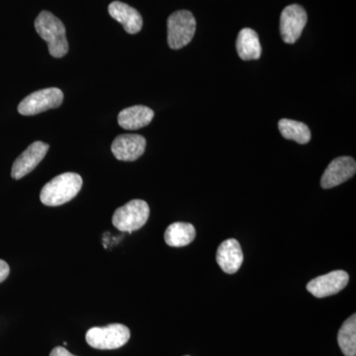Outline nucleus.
<instances>
[{
    "instance_id": "nucleus-15",
    "label": "nucleus",
    "mask_w": 356,
    "mask_h": 356,
    "mask_svg": "<svg viewBox=\"0 0 356 356\" xmlns=\"http://www.w3.org/2000/svg\"><path fill=\"white\" fill-rule=\"evenodd\" d=\"M236 51L243 60H259L261 56V46L259 35L250 28H243L236 38Z\"/></svg>"
},
{
    "instance_id": "nucleus-20",
    "label": "nucleus",
    "mask_w": 356,
    "mask_h": 356,
    "mask_svg": "<svg viewBox=\"0 0 356 356\" xmlns=\"http://www.w3.org/2000/svg\"><path fill=\"white\" fill-rule=\"evenodd\" d=\"M50 356H76L72 355L67 348H63V346H57V348H54L50 353Z\"/></svg>"
},
{
    "instance_id": "nucleus-6",
    "label": "nucleus",
    "mask_w": 356,
    "mask_h": 356,
    "mask_svg": "<svg viewBox=\"0 0 356 356\" xmlns=\"http://www.w3.org/2000/svg\"><path fill=\"white\" fill-rule=\"evenodd\" d=\"M64 102V93L57 88L35 91L18 105V112L24 116L42 113L49 109L58 108Z\"/></svg>"
},
{
    "instance_id": "nucleus-13",
    "label": "nucleus",
    "mask_w": 356,
    "mask_h": 356,
    "mask_svg": "<svg viewBox=\"0 0 356 356\" xmlns=\"http://www.w3.org/2000/svg\"><path fill=\"white\" fill-rule=\"evenodd\" d=\"M108 13L113 19L123 25L124 29L129 34H137L142 30V16L139 11L128 4L121 1H113L110 3Z\"/></svg>"
},
{
    "instance_id": "nucleus-18",
    "label": "nucleus",
    "mask_w": 356,
    "mask_h": 356,
    "mask_svg": "<svg viewBox=\"0 0 356 356\" xmlns=\"http://www.w3.org/2000/svg\"><path fill=\"white\" fill-rule=\"evenodd\" d=\"M339 348L346 356L356 355V316H351L341 325L337 336Z\"/></svg>"
},
{
    "instance_id": "nucleus-21",
    "label": "nucleus",
    "mask_w": 356,
    "mask_h": 356,
    "mask_svg": "<svg viewBox=\"0 0 356 356\" xmlns=\"http://www.w3.org/2000/svg\"><path fill=\"white\" fill-rule=\"evenodd\" d=\"M186 356H188V355H186Z\"/></svg>"
},
{
    "instance_id": "nucleus-7",
    "label": "nucleus",
    "mask_w": 356,
    "mask_h": 356,
    "mask_svg": "<svg viewBox=\"0 0 356 356\" xmlns=\"http://www.w3.org/2000/svg\"><path fill=\"white\" fill-rule=\"evenodd\" d=\"M308 16L305 9L299 4H291L283 9L280 16V34L283 41L294 44L301 37Z\"/></svg>"
},
{
    "instance_id": "nucleus-3",
    "label": "nucleus",
    "mask_w": 356,
    "mask_h": 356,
    "mask_svg": "<svg viewBox=\"0 0 356 356\" xmlns=\"http://www.w3.org/2000/svg\"><path fill=\"white\" fill-rule=\"evenodd\" d=\"M130 330L122 324H111L104 327H92L86 332V343L96 350H117L128 343Z\"/></svg>"
},
{
    "instance_id": "nucleus-19",
    "label": "nucleus",
    "mask_w": 356,
    "mask_h": 356,
    "mask_svg": "<svg viewBox=\"0 0 356 356\" xmlns=\"http://www.w3.org/2000/svg\"><path fill=\"white\" fill-rule=\"evenodd\" d=\"M9 273H10V268L8 264L6 261L0 259V283L3 282L8 277Z\"/></svg>"
},
{
    "instance_id": "nucleus-9",
    "label": "nucleus",
    "mask_w": 356,
    "mask_h": 356,
    "mask_svg": "<svg viewBox=\"0 0 356 356\" xmlns=\"http://www.w3.org/2000/svg\"><path fill=\"white\" fill-rule=\"evenodd\" d=\"M49 147H50L48 144L40 140L30 145L14 161L11 177L14 179H21L29 175L43 161L44 156L48 153Z\"/></svg>"
},
{
    "instance_id": "nucleus-1",
    "label": "nucleus",
    "mask_w": 356,
    "mask_h": 356,
    "mask_svg": "<svg viewBox=\"0 0 356 356\" xmlns=\"http://www.w3.org/2000/svg\"><path fill=\"white\" fill-rule=\"evenodd\" d=\"M83 178L74 172L58 175L44 185L40 193V200L46 206L56 207L70 202L81 191Z\"/></svg>"
},
{
    "instance_id": "nucleus-14",
    "label": "nucleus",
    "mask_w": 356,
    "mask_h": 356,
    "mask_svg": "<svg viewBox=\"0 0 356 356\" xmlns=\"http://www.w3.org/2000/svg\"><path fill=\"white\" fill-rule=\"evenodd\" d=\"M154 116L153 110L149 107L136 105L122 110L118 115V123L125 130H139L149 125Z\"/></svg>"
},
{
    "instance_id": "nucleus-4",
    "label": "nucleus",
    "mask_w": 356,
    "mask_h": 356,
    "mask_svg": "<svg viewBox=\"0 0 356 356\" xmlns=\"http://www.w3.org/2000/svg\"><path fill=\"white\" fill-rule=\"evenodd\" d=\"M196 31V20L188 10L175 11L168 19V43L173 50L188 44Z\"/></svg>"
},
{
    "instance_id": "nucleus-12",
    "label": "nucleus",
    "mask_w": 356,
    "mask_h": 356,
    "mask_svg": "<svg viewBox=\"0 0 356 356\" xmlns=\"http://www.w3.org/2000/svg\"><path fill=\"white\" fill-rule=\"evenodd\" d=\"M216 259L224 273H236L242 266L243 254L240 243L235 238L225 241L219 245Z\"/></svg>"
},
{
    "instance_id": "nucleus-17",
    "label": "nucleus",
    "mask_w": 356,
    "mask_h": 356,
    "mask_svg": "<svg viewBox=\"0 0 356 356\" xmlns=\"http://www.w3.org/2000/svg\"><path fill=\"white\" fill-rule=\"evenodd\" d=\"M281 135L287 140H295L298 144H308L311 140V131L306 124L302 122L281 119L278 123Z\"/></svg>"
},
{
    "instance_id": "nucleus-2",
    "label": "nucleus",
    "mask_w": 356,
    "mask_h": 356,
    "mask_svg": "<svg viewBox=\"0 0 356 356\" xmlns=\"http://www.w3.org/2000/svg\"><path fill=\"white\" fill-rule=\"evenodd\" d=\"M35 28L46 43L50 55L54 58H63L69 51L67 34L64 23L49 11H42L35 20Z\"/></svg>"
},
{
    "instance_id": "nucleus-5",
    "label": "nucleus",
    "mask_w": 356,
    "mask_h": 356,
    "mask_svg": "<svg viewBox=\"0 0 356 356\" xmlns=\"http://www.w3.org/2000/svg\"><path fill=\"white\" fill-rule=\"evenodd\" d=\"M149 216V207L146 201L135 199L115 211L112 222L121 232L133 233L146 225Z\"/></svg>"
},
{
    "instance_id": "nucleus-10",
    "label": "nucleus",
    "mask_w": 356,
    "mask_h": 356,
    "mask_svg": "<svg viewBox=\"0 0 356 356\" xmlns=\"http://www.w3.org/2000/svg\"><path fill=\"white\" fill-rule=\"evenodd\" d=\"M356 163L350 156H339L334 159L325 170L321 179L323 188L330 189L348 181L355 177Z\"/></svg>"
},
{
    "instance_id": "nucleus-8",
    "label": "nucleus",
    "mask_w": 356,
    "mask_h": 356,
    "mask_svg": "<svg viewBox=\"0 0 356 356\" xmlns=\"http://www.w3.org/2000/svg\"><path fill=\"white\" fill-rule=\"evenodd\" d=\"M348 281L350 276L346 271H332L310 281L307 285V290L317 298H325L341 292L346 287Z\"/></svg>"
},
{
    "instance_id": "nucleus-16",
    "label": "nucleus",
    "mask_w": 356,
    "mask_h": 356,
    "mask_svg": "<svg viewBox=\"0 0 356 356\" xmlns=\"http://www.w3.org/2000/svg\"><path fill=\"white\" fill-rule=\"evenodd\" d=\"M196 236L195 228L189 222H177L168 227L165 241L170 247L181 248L193 242Z\"/></svg>"
},
{
    "instance_id": "nucleus-11",
    "label": "nucleus",
    "mask_w": 356,
    "mask_h": 356,
    "mask_svg": "<svg viewBox=\"0 0 356 356\" xmlns=\"http://www.w3.org/2000/svg\"><path fill=\"white\" fill-rule=\"evenodd\" d=\"M146 146L147 140L143 136L126 134L113 140L111 151L118 161H134L144 154Z\"/></svg>"
}]
</instances>
